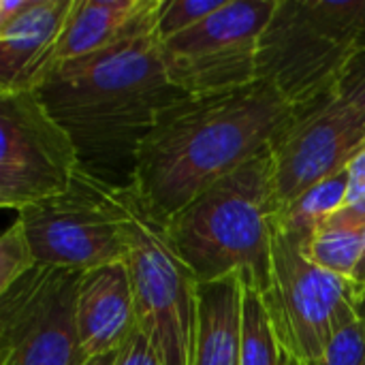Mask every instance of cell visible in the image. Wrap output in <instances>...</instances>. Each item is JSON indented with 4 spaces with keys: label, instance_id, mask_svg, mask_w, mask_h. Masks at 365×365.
Segmentation results:
<instances>
[{
    "label": "cell",
    "instance_id": "cell-1",
    "mask_svg": "<svg viewBox=\"0 0 365 365\" xmlns=\"http://www.w3.org/2000/svg\"><path fill=\"white\" fill-rule=\"evenodd\" d=\"M34 92L71 135L81 169L113 186L133 184L158 113L188 96L165 71L156 30L56 64Z\"/></svg>",
    "mask_w": 365,
    "mask_h": 365
},
{
    "label": "cell",
    "instance_id": "cell-2",
    "mask_svg": "<svg viewBox=\"0 0 365 365\" xmlns=\"http://www.w3.org/2000/svg\"><path fill=\"white\" fill-rule=\"evenodd\" d=\"M295 115L267 81L165 107L145 137L133 188L163 220L269 150Z\"/></svg>",
    "mask_w": 365,
    "mask_h": 365
},
{
    "label": "cell",
    "instance_id": "cell-3",
    "mask_svg": "<svg viewBox=\"0 0 365 365\" xmlns=\"http://www.w3.org/2000/svg\"><path fill=\"white\" fill-rule=\"evenodd\" d=\"M274 163L265 150L167 220L169 237L199 282L240 276L267 293L274 246Z\"/></svg>",
    "mask_w": 365,
    "mask_h": 365
},
{
    "label": "cell",
    "instance_id": "cell-4",
    "mask_svg": "<svg viewBox=\"0 0 365 365\" xmlns=\"http://www.w3.org/2000/svg\"><path fill=\"white\" fill-rule=\"evenodd\" d=\"M92 180L122 233L139 329L160 355L163 365H190L197 327V276L175 250L167 220L154 214L133 186Z\"/></svg>",
    "mask_w": 365,
    "mask_h": 365
},
{
    "label": "cell",
    "instance_id": "cell-5",
    "mask_svg": "<svg viewBox=\"0 0 365 365\" xmlns=\"http://www.w3.org/2000/svg\"><path fill=\"white\" fill-rule=\"evenodd\" d=\"M365 49V0H278L259 49V79L291 107L334 92Z\"/></svg>",
    "mask_w": 365,
    "mask_h": 365
},
{
    "label": "cell",
    "instance_id": "cell-6",
    "mask_svg": "<svg viewBox=\"0 0 365 365\" xmlns=\"http://www.w3.org/2000/svg\"><path fill=\"white\" fill-rule=\"evenodd\" d=\"M278 0H227L199 26L160 41L171 83L188 96L220 94L259 81V49Z\"/></svg>",
    "mask_w": 365,
    "mask_h": 365
},
{
    "label": "cell",
    "instance_id": "cell-7",
    "mask_svg": "<svg viewBox=\"0 0 365 365\" xmlns=\"http://www.w3.org/2000/svg\"><path fill=\"white\" fill-rule=\"evenodd\" d=\"M282 351L312 364L331 338L359 317V293L346 278L312 265L302 246L274 231L272 282L263 295Z\"/></svg>",
    "mask_w": 365,
    "mask_h": 365
},
{
    "label": "cell",
    "instance_id": "cell-8",
    "mask_svg": "<svg viewBox=\"0 0 365 365\" xmlns=\"http://www.w3.org/2000/svg\"><path fill=\"white\" fill-rule=\"evenodd\" d=\"M83 272L36 265L0 293V365H86L77 331Z\"/></svg>",
    "mask_w": 365,
    "mask_h": 365
},
{
    "label": "cell",
    "instance_id": "cell-9",
    "mask_svg": "<svg viewBox=\"0 0 365 365\" xmlns=\"http://www.w3.org/2000/svg\"><path fill=\"white\" fill-rule=\"evenodd\" d=\"M79 156L34 90L0 94V205L17 214L71 190Z\"/></svg>",
    "mask_w": 365,
    "mask_h": 365
},
{
    "label": "cell",
    "instance_id": "cell-10",
    "mask_svg": "<svg viewBox=\"0 0 365 365\" xmlns=\"http://www.w3.org/2000/svg\"><path fill=\"white\" fill-rule=\"evenodd\" d=\"M17 218L38 265L90 272L124 261L120 227L83 169L77 171L71 190L21 210Z\"/></svg>",
    "mask_w": 365,
    "mask_h": 365
},
{
    "label": "cell",
    "instance_id": "cell-11",
    "mask_svg": "<svg viewBox=\"0 0 365 365\" xmlns=\"http://www.w3.org/2000/svg\"><path fill=\"white\" fill-rule=\"evenodd\" d=\"M364 141L365 118L334 92L297 107L289 126L269 145L276 207L346 169Z\"/></svg>",
    "mask_w": 365,
    "mask_h": 365
},
{
    "label": "cell",
    "instance_id": "cell-12",
    "mask_svg": "<svg viewBox=\"0 0 365 365\" xmlns=\"http://www.w3.org/2000/svg\"><path fill=\"white\" fill-rule=\"evenodd\" d=\"M75 0H28L0 24V94L36 90L53 68V53Z\"/></svg>",
    "mask_w": 365,
    "mask_h": 365
},
{
    "label": "cell",
    "instance_id": "cell-13",
    "mask_svg": "<svg viewBox=\"0 0 365 365\" xmlns=\"http://www.w3.org/2000/svg\"><path fill=\"white\" fill-rule=\"evenodd\" d=\"M139 329L126 263L83 272L77 291V331L88 359L115 355Z\"/></svg>",
    "mask_w": 365,
    "mask_h": 365
},
{
    "label": "cell",
    "instance_id": "cell-14",
    "mask_svg": "<svg viewBox=\"0 0 365 365\" xmlns=\"http://www.w3.org/2000/svg\"><path fill=\"white\" fill-rule=\"evenodd\" d=\"M165 0H75L53 53V66L156 30Z\"/></svg>",
    "mask_w": 365,
    "mask_h": 365
},
{
    "label": "cell",
    "instance_id": "cell-15",
    "mask_svg": "<svg viewBox=\"0 0 365 365\" xmlns=\"http://www.w3.org/2000/svg\"><path fill=\"white\" fill-rule=\"evenodd\" d=\"M242 310L244 282L240 276L199 282L190 365H242Z\"/></svg>",
    "mask_w": 365,
    "mask_h": 365
},
{
    "label": "cell",
    "instance_id": "cell-16",
    "mask_svg": "<svg viewBox=\"0 0 365 365\" xmlns=\"http://www.w3.org/2000/svg\"><path fill=\"white\" fill-rule=\"evenodd\" d=\"M349 192V171L342 169L331 178L314 184L274 214V231L304 246L336 212L342 210Z\"/></svg>",
    "mask_w": 365,
    "mask_h": 365
},
{
    "label": "cell",
    "instance_id": "cell-17",
    "mask_svg": "<svg viewBox=\"0 0 365 365\" xmlns=\"http://www.w3.org/2000/svg\"><path fill=\"white\" fill-rule=\"evenodd\" d=\"M365 246V229H342V227H321L304 246V257L340 278L353 280Z\"/></svg>",
    "mask_w": 365,
    "mask_h": 365
},
{
    "label": "cell",
    "instance_id": "cell-18",
    "mask_svg": "<svg viewBox=\"0 0 365 365\" xmlns=\"http://www.w3.org/2000/svg\"><path fill=\"white\" fill-rule=\"evenodd\" d=\"M282 346L274 331L265 299L244 287L242 310V365H280Z\"/></svg>",
    "mask_w": 365,
    "mask_h": 365
},
{
    "label": "cell",
    "instance_id": "cell-19",
    "mask_svg": "<svg viewBox=\"0 0 365 365\" xmlns=\"http://www.w3.org/2000/svg\"><path fill=\"white\" fill-rule=\"evenodd\" d=\"M38 265L28 233L19 218L0 235V293Z\"/></svg>",
    "mask_w": 365,
    "mask_h": 365
},
{
    "label": "cell",
    "instance_id": "cell-20",
    "mask_svg": "<svg viewBox=\"0 0 365 365\" xmlns=\"http://www.w3.org/2000/svg\"><path fill=\"white\" fill-rule=\"evenodd\" d=\"M225 4L227 0H165L163 11L158 15L156 34L160 41L173 38L199 26Z\"/></svg>",
    "mask_w": 365,
    "mask_h": 365
},
{
    "label": "cell",
    "instance_id": "cell-21",
    "mask_svg": "<svg viewBox=\"0 0 365 365\" xmlns=\"http://www.w3.org/2000/svg\"><path fill=\"white\" fill-rule=\"evenodd\" d=\"M349 192L340 212H336L323 227L365 229V141L357 148L346 165Z\"/></svg>",
    "mask_w": 365,
    "mask_h": 365
},
{
    "label": "cell",
    "instance_id": "cell-22",
    "mask_svg": "<svg viewBox=\"0 0 365 365\" xmlns=\"http://www.w3.org/2000/svg\"><path fill=\"white\" fill-rule=\"evenodd\" d=\"M308 365H365V319L359 314L342 327L323 355Z\"/></svg>",
    "mask_w": 365,
    "mask_h": 365
},
{
    "label": "cell",
    "instance_id": "cell-23",
    "mask_svg": "<svg viewBox=\"0 0 365 365\" xmlns=\"http://www.w3.org/2000/svg\"><path fill=\"white\" fill-rule=\"evenodd\" d=\"M334 94L365 118V49L346 64Z\"/></svg>",
    "mask_w": 365,
    "mask_h": 365
},
{
    "label": "cell",
    "instance_id": "cell-24",
    "mask_svg": "<svg viewBox=\"0 0 365 365\" xmlns=\"http://www.w3.org/2000/svg\"><path fill=\"white\" fill-rule=\"evenodd\" d=\"M113 365H163V359L148 340V336L137 329L135 336L115 353Z\"/></svg>",
    "mask_w": 365,
    "mask_h": 365
},
{
    "label": "cell",
    "instance_id": "cell-25",
    "mask_svg": "<svg viewBox=\"0 0 365 365\" xmlns=\"http://www.w3.org/2000/svg\"><path fill=\"white\" fill-rule=\"evenodd\" d=\"M28 0H0V24L13 19L26 9Z\"/></svg>",
    "mask_w": 365,
    "mask_h": 365
},
{
    "label": "cell",
    "instance_id": "cell-26",
    "mask_svg": "<svg viewBox=\"0 0 365 365\" xmlns=\"http://www.w3.org/2000/svg\"><path fill=\"white\" fill-rule=\"evenodd\" d=\"M351 282L355 284V289L359 293V306H361V302L365 299V246L364 255H361V263H359V267H357V272H355V276H353Z\"/></svg>",
    "mask_w": 365,
    "mask_h": 365
},
{
    "label": "cell",
    "instance_id": "cell-27",
    "mask_svg": "<svg viewBox=\"0 0 365 365\" xmlns=\"http://www.w3.org/2000/svg\"><path fill=\"white\" fill-rule=\"evenodd\" d=\"M280 365H308V364H304L302 359H297V357H293L291 353L282 351V357H280Z\"/></svg>",
    "mask_w": 365,
    "mask_h": 365
},
{
    "label": "cell",
    "instance_id": "cell-28",
    "mask_svg": "<svg viewBox=\"0 0 365 365\" xmlns=\"http://www.w3.org/2000/svg\"><path fill=\"white\" fill-rule=\"evenodd\" d=\"M115 355H107V357H96V359H88L86 365H113Z\"/></svg>",
    "mask_w": 365,
    "mask_h": 365
},
{
    "label": "cell",
    "instance_id": "cell-29",
    "mask_svg": "<svg viewBox=\"0 0 365 365\" xmlns=\"http://www.w3.org/2000/svg\"><path fill=\"white\" fill-rule=\"evenodd\" d=\"M359 314H361V317H364V319H365V299H364V302H361V306H359Z\"/></svg>",
    "mask_w": 365,
    "mask_h": 365
}]
</instances>
